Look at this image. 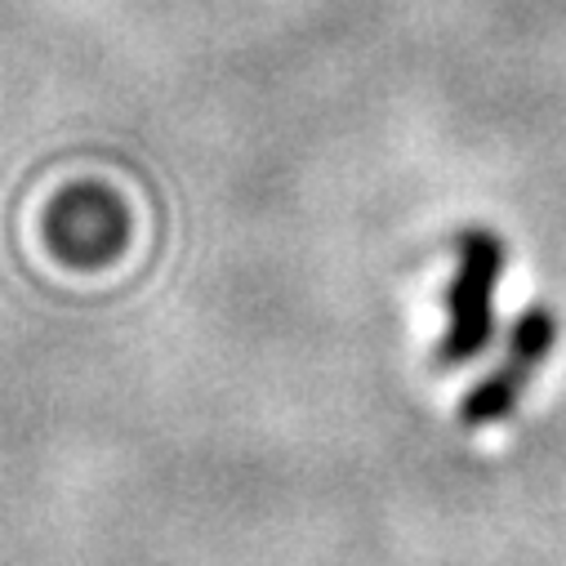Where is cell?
<instances>
[{"label":"cell","mask_w":566,"mask_h":566,"mask_svg":"<svg viewBox=\"0 0 566 566\" xmlns=\"http://www.w3.org/2000/svg\"><path fill=\"white\" fill-rule=\"evenodd\" d=\"M509 250L491 228H469L455 241V276L447 286V331L438 339L433 366L460 370L478 361L495 339V286Z\"/></svg>","instance_id":"6da1fadb"},{"label":"cell","mask_w":566,"mask_h":566,"mask_svg":"<svg viewBox=\"0 0 566 566\" xmlns=\"http://www.w3.org/2000/svg\"><path fill=\"white\" fill-rule=\"evenodd\" d=\"M553 339H557V317L548 308H539V304L526 308L509 331L504 361L464 392V401H460V423L464 429H486V423H500V419H509L517 410L522 392L531 388V379L548 361Z\"/></svg>","instance_id":"7a4b0ae2"},{"label":"cell","mask_w":566,"mask_h":566,"mask_svg":"<svg viewBox=\"0 0 566 566\" xmlns=\"http://www.w3.org/2000/svg\"><path fill=\"white\" fill-rule=\"evenodd\" d=\"M129 241V210L98 184L67 188L45 210V245L72 268H103Z\"/></svg>","instance_id":"3957f363"}]
</instances>
